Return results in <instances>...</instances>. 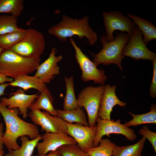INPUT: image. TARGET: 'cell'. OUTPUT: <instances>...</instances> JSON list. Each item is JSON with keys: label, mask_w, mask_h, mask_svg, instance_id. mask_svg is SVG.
<instances>
[{"label": "cell", "mask_w": 156, "mask_h": 156, "mask_svg": "<svg viewBox=\"0 0 156 156\" xmlns=\"http://www.w3.org/2000/svg\"><path fill=\"white\" fill-rule=\"evenodd\" d=\"M19 113L18 109H9L0 102V113L5 125L2 140L8 151L20 148L17 141L19 137L28 136L32 140L39 135L36 125L22 119L18 116Z\"/></svg>", "instance_id": "cell-1"}, {"label": "cell", "mask_w": 156, "mask_h": 156, "mask_svg": "<svg viewBox=\"0 0 156 156\" xmlns=\"http://www.w3.org/2000/svg\"><path fill=\"white\" fill-rule=\"evenodd\" d=\"M89 20L87 16L77 19L64 14L61 20L49 28L48 32L63 42L74 36H77L80 39L85 37L90 45H94L98 40V36L89 26Z\"/></svg>", "instance_id": "cell-2"}, {"label": "cell", "mask_w": 156, "mask_h": 156, "mask_svg": "<svg viewBox=\"0 0 156 156\" xmlns=\"http://www.w3.org/2000/svg\"><path fill=\"white\" fill-rule=\"evenodd\" d=\"M40 58L22 56L11 49L3 50L0 55V73L13 79L36 71Z\"/></svg>", "instance_id": "cell-3"}, {"label": "cell", "mask_w": 156, "mask_h": 156, "mask_svg": "<svg viewBox=\"0 0 156 156\" xmlns=\"http://www.w3.org/2000/svg\"><path fill=\"white\" fill-rule=\"evenodd\" d=\"M130 36L129 34L123 32H117L114 39L109 42L105 36H102L100 41L102 48L98 53L93 54V62L97 66L101 64H115L122 70L121 62L124 57L122 51Z\"/></svg>", "instance_id": "cell-4"}, {"label": "cell", "mask_w": 156, "mask_h": 156, "mask_svg": "<svg viewBox=\"0 0 156 156\" xmlns=\"http://www.w3.org/2000/svg\"><path fill=\"white\" fill-rule=\"evenodd\" d=\"M46 42L42 34L32 28L26 29L22 39L10 49L23 57L40 58L45 49Z\"/></svg>", "instance_id": "cell-5"}, {"label": "cell", "mask_w": 156, "mask_h": 156, "mask_svg": "<svg viewBox=\"0 0 156 156\" xmlns=\"http://www.w3.org/2000/svg\"><path fill=\"white\" fill-rule=\"evenodd\" d=\"M104 88L102 85L97 87L90 86L82 90L78 96V107H83L86 110L90 127L96 124Z\"/></svg>", "instance_id": "cell-6"}, {"label": "cell", "mask_w": 156, "mask_h": 156, "mask_svg": "<svg viewBox=\"0 0 156 156\" xmlns=\"http://www.w3.org/2000/svg\"><path fill=\"white\" fill-rule=\"evenodd\" d=\"M69 40L75 50L76 60L81 70L82 80L84 82L93 81L96 83L103 85L108 78L104 70L97 68V66L77 45L73 38H70Z\"/></svg>", "instance_id": "cell-7"}, {"label": "cell", "mask_w": 156, "mask_h": 156, "mask_svg": "<svg viewBox=\"0 0 156 156\" xmlns=\"http://www.w3.org/2000/svg\"><path fill=\"white\" fill-rule=\"evenodd\" d=\"M97 132L93 144V147L98 146L104 135L110 137L112 134H121L129 141H133L137 138L134 131L129 127L121 123L120 119L114 121L111 119H103L98 117L96 120Z\"/></svg>", "instance_id": "cell-8"}, {"label": "cell", "mask_w": 156, "mask_h": 156, "mask_svg": "<svg viewBox=\"0 0 156 156\" xmlns=\"http://www.w3.org/2000/svg\"><path fill=\"white\" fill-rule=\"evenodd\" d=\"M143 35L140 29L135 27L122 51L123 57L128 56L134 60L156 59V53L151 51L144 43Z\"/></svg>", "instance_id": "cell-9"}, {"label": "cell", "mask_w": 156, "mask_h": 156, "mask_svg": "<svg viewBox=\"0 0 156 156\" xmlns=\"http://www.w3.org/2000/svg\"><path fill=\"white\" fill-rule=\"evenodd\" d=\"M102 16L106 29L105 36L109 42L114 39L113 33L115 31H125L130 35L135 27L133 21L118 11L104 12Z\"/></svg>", "instance_id": "cell-10"}, {"label": "cell", "mask_w": 156, "mask_h": 156, "mask_svg": "<svg viewBox=\"0 0 156 156\" xmlns=\"http://www.w3.org/2000/svg\"><path fill=\"white\" fill-rule=\"evenodd\" d=\"M28 115L34 124L40 126L42 130L45 131V133L68 135L65 122L58 116L51 115L46 111L42 112L40 109L31 110Z\"/></svg>", "instance_id": "cell-11"}, {"label": "cell", "mask_w": 156, "mask_h": 156, "mask_svg": "<svg viewBox=\"0 0 156 156\" xmlns=\"http://www.w3.org/2000/svg\"><path fill=\"white\" fill-rule=\"evenodd\" d=\"M68 135L72 137L83 151L93 147V144L97 132V125L87 126L77 123L65 122Z\"/></svg>", "instance_id": "cell-12"}, {"label": "cell", "mask_w": 156, "mask_h": 156, "mask_svg": "<svg viewBox=\"0 0 156 156\" xmlns=\"http://www.w3.org/2000/svg\"><path fill=\"white\" fill-rule=\"evenodd\" d=\"M9 98H1V102L9 109L17 108L23 118H26L28 116V109L38 96V93L27 94L21 89H19L10 94Z\"/></svg>", "instance_id": "cell-13"}, {"label": "cell", "mask_w": 156, "mask_h": 156, "mask_svg": "<svg viewBox=\"0 0 156 156\" xmlns=\"http://www.w3.org/2000/svg\"><path fill=\"white\" fill-rule=\"evenodd\" d=\"M42 141L36 147L38 154L45 155L57 150L63 145L76 144L74 140L68 135L57 133H45L42 135Z\"/></svg>", "instance_id": "cell-14"}, {"label": "cell", "mask_w": 156, "mask_h": 156, "mask_svg": "<svg viewBox=\"0 0 156 156\" xmlns=\"http://www.w3.org/2000/svg\"><path fill=\"white\" fill-rule=\"evenodd\" d=\"M57 51L56 48L51 49L49 57L40 64L34 75L45 84L49 83L55 75L60 73L58 64L62 59L63 56L62 55L56 56Z\"/></svg>", "instance_id": "cell-15"}, {"label": "cell", "mask_w": 156, "mask_h": 156, "mask_svg": "<svg viewBox=\"0 0 156 156\" xmlns=\"http://www.w3.org/2000/svg\"><path fill=\"white\" fill-rule=\"evenodd\" d=\"M104 87L98 116L103 119L110 120L111 114L114 106L118 105L124 107L126 103L120 101L116 95V86H111L107 84Z\"/></svg>", "instance_id": "cell-16"}, {"label": "cell", "mask_w": 156, "mask_h": 156, "mask_svg": "<svg viewBox=\"0 0 156 156\" xmlns=\"http://www.w3.org/2000/svg\"><path fill=\"white\" fill-rule=\"evenodd\" d=\"M9 86L21 88L26 91L33 88L41 92L47 87L44 83L38 78L34 76L25 75L19 76L14 79L11 82L8 83Z\"/></svg>", "instance_id": "cell-17"}, {"label": "cell", "mask_w": 156, "mask_h": 156, "mask_svg": "<svg viewBox=\"0 0 156 156\" xmlns=\"http://www.w3.org/2000/svg\"><path fill=\"white\" fill-rule=\"evenodd\" d=\"M53 98L49 89L47 87L40 93L35 101L29 107L31 110L42 109L50 115L58 116V113L53 105Z\"/></svg>", "instance_id": "cell-18"}, {"label": "cell", "mask_w": 156, "mask_h": 156, "mask_svg": "<svg viewBox=\"0 0 156 156\" xmlns=\"http://www.w3.org/2000/svg\"><path fill=\"white\" fill-rule=\"evenodd\" d=\"M127 14L142 33L144 36L143 40L146 45L150 41L156 39V27L151 22L135 15Z\"/></svg>", "instance_id": "cell-19"}, {"label": "cell", "mask_w": 156, "mask_h": 156, "mask_svg": "<svg viewBox=\"0 0 156 156\" xmlns=\"http://www.w3.org/2000/svg\"><path fill=\"white\" fill-rule=\"evenodd\" d=\"M56 110L57 116L65 122L69 123H75L85 126H89L87 116L81 108L78 107L69 110L59 109Z\"/></svg>", "instance_id": "cell-20"}, {"label": "cell", "mask_w": 156, "mask_h": 156, "mask_svg": "<svg viewBox=\"0 0 156 156\" xmlns=\"http://www.w3.org/2000/svg\"><path fill=\"white\" fill-rule=\"evenodd\" d=\"M42 135H39L36 138L29 140L27 136L21 137V145L16 150H11L5 156H32L37 144L42 140Z\"/></svg>", "instance_id": "cell-21"}, {"label": "cell", "mask_w": 156, "mask_h": 156, "mask_svg": "<svg viewBox=\"0 0 156 156\" xmlns=\"http://www.w3.org/2000/svg\"><path fill=\"white\" fill-rule=\"evenodd\" d=\"M146 139L143 136L141 139L133 144L119 146L115 144L112 156H141Z\"/></svg>", "instance_id": "cell-22"}, {"label": "cell", "mask_w": 156, "mask_h": 156, "mask_svg": "<svg viewBox=\"0 0 156 156\" xmlns=\"http://www.w3.org/2000/svg\"><path fill=\"white\" fill-rule=\"evenodd\" d=\"M128 113L133 117V118L124 124L127 127L156 123V106L155 104H152L150 111L147 113L140 114H134L130 112Z\"/></svg>", "instance_id": "cell-23"}, {"label": "cell", "mask_w": 156, "mask_h": 156, "mask_svg": "<svg viewBox=\"0 0 156 156\" xmlns=\"http://www.w3.org/2000/svg\"><path fill=\"white\" fill-rule=\"evenodd\" d=\"M66 92L64 98L63 110H69L78 107L77 99L75 93L74 80L73 77L64 78Z\"/></svg>", "instance_id": "cell-24"}, {"label": "cell", "mask_w": 156, "mask_h": 156, "mask_svg": "<svg viewBox=\"0 0 156 156\" xmlns=\"http://www.w3.org/2000/svg\"><path fill=\"white\" fill-rule=\"evenodd\" d=\"M26 29L10 32L0 36V47L3 50L10 49L25 36Z\"/></svg>", "instance_id": "cell-25"}, {"label": "cell", "mask_w": 156, "mask_h": 156, "mask_svg": "<svg viewBox=\"0 0 156 156\" xmlns=\"http://www.w3.org/2000/svg\"><path fill=\"white\" fill-rule=\"evenodd\" d=\"M23 0H0V13L10 14L18 17L24 9Z\"/></svg>", "instance_id": "cell-26"}, {"label": "cell", "mask_w": 156, "mask_h": 156, "mask_svg": "<svg viewBox=\"0 0 156 156\" xmlns=\"http://www.w3.org/2000/svg\"><path fill=\"white\" fill-rule=\"evenodd\" d=\"M115 144L108 138L102 139L99 145L86 151L90 156H112Z\"/></svg>", "instance_id": "cell-27"}, {"label": "cell", "mask_w": 156, "mask_h": 156, "mask_svg": "<svg viewBox=\"0 0 156 156\" xmlns=\"http://www.w3.org/2000/svg\"><path fill=\"white\" fill-rule=\"evenodd\" d=\"M17 22V18L12 15H0V36L21 29Z\"/></svg>", "instance_id": "cell-28"}, {"label": "cell", "mask_w": 156, "mask_h": 156, "mask_svg": "<svg viewBox=\"0 0 156 156\" xmlns=\"http://www.w3.org/2000/svg\"><path fill=\"white\" fill-rule=\"evenodd\" d=\"M58 150L62 156H90L77 144L65 145Z\"/></svg>", "instance_id": "cell-29"}, {"label": "cell", "mask_w": 156, "mask_h": 156, "mask_svg": "<svg viewBox=\"0 0 156 156\" xmlns=\"http://www.w3.org/2000/svg\"><path fill=\"white\" fill-rule=\"evenodd\" d=\"M138 133L147 139L152 145L155 153H156V133L149 130L144 125L138 131Z\"/></svg>", "instance_id": "cell-30"}, {"label": "cell", "mask_w": 156, "mask_h": 156, "mask_svg": "<svg viewBox=\"0 0 156 156\" xmlns=\"http://www.w3.org/2000/svg\"><path fill=\"white\" fill-rule=\"evenodd\" d=\"M153 73L152 82L150 87V96L153 98L156 97V59L152 62Z\"/></svg>", "instance_id": "cell-31"}, {"label": "cell", "mask_w": 156, "mask_h": 156, "mask_svg": "<svg viewBox=\"0 0 156 156\" xmlns=\"http://www.w3.org/2000/svg\"><path fill=\"white\" fill-rule=\"evenodd\" d=\"M13 80V79L7 77L3 74L0 73V84L4 83L6 82L10 83Z\"/></svg>", "instance_id": "cell-32"}, {"label": "cell", "mask_w": 156, "mask_h": 156, "mask_svg": "<svg viewBox=\"0 0 156 156\" xmlns=\"http://www.w3.org/2000/svg\"><path fill=\"white\" fill-rule=\"evenodd\" d=\"M3 124L2 123H0V150L2 149L4 144L2 138L4 133L3 131Z\"/></svg>", "instance_id": "cell-33"}, {"label": "cell", "mask_w": 156, "mask_h": 156, "mask_svg": "<svg viewBox=\"0 0 156 156\" xmlns=\"http://www.w3.org/2000/svg\"><path fill=\"white\" fill-rule=\"evenodd\" d=\"M44 155H37L35 156H62L59 151L57 150L55 151H51Z\"/></svg>", "instance_id": "cell-34"}, {"label": "cell", "mask_w": 156, "mask_h": 156, "mask_svg": "<svg viewBox=\"0 0 156 156\" xmlns=\"http://www.w3.org/2000/svg\"><path fill=\"white\" fill-rule=\"evenodd\" d=\"M8 86H9L8 83H4L0 84V97L5 94V90Z\"/></svg>", "instance_id": "cell-35"}, {"label": "cell", "mask_w": 156, "mask_h": 156, "mask_svg": "<svg viewBox=\"0 0 156 156\" xmlns=\"http://www.w3.org/2000/svg\"><path fill=\"white\" fill-rule=\"evenodd\" d=\"M4 153V151L3 149L0 150V156H3Z\"/></svg>", "instance_id": "cell-36"}, {"label": "cell", "mask_w": 156, "mask_h": 156, "mask_svg": "<svg viewBox=\"0 0 156 156\" xmlns=\"http://www.w3.org/2000/svg\"><path fill=\"white\" fill-rule=\"evenodd\" d=\"M3 50L0 47V55Z\"/></svg>", "instance_id": "cell-37"}, {"label": "cell", "mask_w": 156, "mask_h": 156, "mask_svg": "<svg viewBox=\"0 0 156 156\" xmlns=\"http://www.w3.org/2000/svg\"></svg>", "instance_id": "cell-38"}]
</instances>
